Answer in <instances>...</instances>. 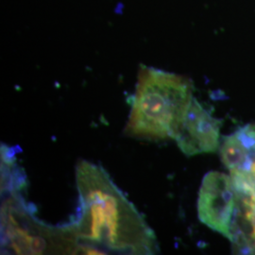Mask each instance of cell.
Listing matches in <instances>:
<instances>
[{
  "instance_id": "obj_6",
  "label": "cell",
  "mask_w": 255,
  "mask_h": 255,
  "mask_svg": "<svg viewBox=\"0 0 255 255\" xmlns=\"http://www.w3.org/2000/svg\"><path fill=\"white\" fill-rule=\"evenodd\" d=\"M219 152L230 172L249 170L255 164V123L247 124L223 137Z\"/></svg>"
},
{
  "instance_id": "obj_5",
  "label": "cell",
  "mask_w": 255,
  "mask_h": 255,
  "mask_svg": "<svg viewBox=\"0 0 255 255\" xmlns=\"http://www.w3.org/2000/svg\"><path fill=\"white\" fill-rule=\"evenodd\" d=\"M221 125L222 120L214 118L194 97L175 140L188 157L214 153L220 146Z\"/></svg>"
},
{
  "instance_id": "obj_1",
  "label": "cell",
  "mask_w": 255,
  "mask_h": 255,
  "mask_svg": "<svg viewBox=\"0 0 255 255\" xmlns=\"http://www.w3.org/2000/svg\"><path fill=\"white\" fill-rule=\"evenodd\" d=\"M75 175L79 213L66 225L81 254H158L153 230L101 164L81 160Z\"/></svg>"
},
{
  "instance_id": "obj_4",
  "label": "cell",
  "mask_w": 255,
  "mask_h": 255,
  "mask_svg": "<svg viewBox=\"0 0 255 255\" xmlns=\"http://www.w3.org/2000/svg\"><path fill=\"white\" fill-rule=\"evenodd\" d=\"M238 199L232 177L210 171L202 179L198 198V216L201 223L223 237H232Z\"/></svg>"
},
{
  "instance_id": "obj_7",
  "label": "cell",
  "mask_w": 255,
  "mask_h": 255,
  "mask_svg": "<svg viewBox=\"0 0 255 255\" xmlns=\"http://www.w3.org/2000/svg\"><path fill=\"white\" fill-rule=\"evenodd\" d=\"M237 199V216L230 239L233 252L237 255H255V203Z\"/></svg>"
},
{
  "instance_id": "obj_2",
  "label": "cell",
  "mask_w": 255,
  "mask_h": 255,
  "mask_svg": "<svg viewBox=\"0 0 255 255\" xmlns=\"http://www.w3.org/2000/svg\"><path fill=\"white\" fill-rule=\"evenodd\" d=\"M193 90L189 79L141 64L125 134L147 141L175 140L194 99Z\"/></svg>"
},
{
  "instance_id": "obj_3",
  "label": "cell",
  "mask_w": 255,
  "mask_h": 255,
  "mask_svg": "<svg viewBox=\"0 0 255 255\" xmlns=\"http://www.w3.org/2000/svg\"><path fill=\"white\" fill-rule=\"evenodd\" d=\"M1 208V243L4 251L15 255L81 254L65 224L52 227L36 219L17 192H9Z\"/></svg>"
},
{
  "instance_id": "obj_8",
  "label": "cell",
  "mask_w": 255,
  "mask_h": 255,
  "mask_svg": "<svg viewBox=\"0 0 255 255\" xmlns=\"http://www.w3.org/2000/svg\"><path fill=\"white\" fill-rule=\"evenodd\" d=\"M231 177L237 197L255 203V164L249 170L231 172Z\"/></svg>"
}]
</instances>
